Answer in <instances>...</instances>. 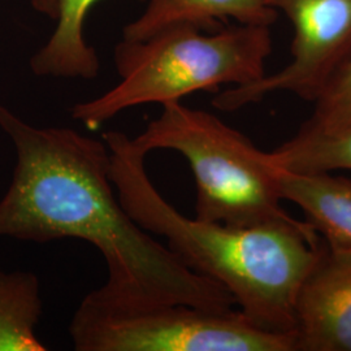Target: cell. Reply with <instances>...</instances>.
<instances>
[{
  "mask_svg": "<svg viewBox=\"0 0 351 351\" xmlns=\"http://www.w3.org/2000/svg\"><path fill=\"white\" fill-rule=\"evenodd\" d=\"M0 129L17 158L0 199V237L91 243L107 265V281L93 291L104 301L220 311L236 306L226 289L191 271L126 213L113 191L104 139L71 128L30 125L1 103Z\"/></svg>",
  "mask_w": 351,
  "mask_h": 351,
  "instance_id": "obj_1",
  "label": "cell"
},
{
  "mask_svg": "<svg viewBox=\"0 0 351 351\" xmlns=\"http://www.w3.org/2000/svg\"><path fill=\"white\" fill-rule=\"evenodd\" d=\"M111 156L110 177L126 213L191 271L226 289L252 324L295 333V300L322 247L314 229L230 226L189 219L155 188L146 156L125 133H103Z\"/></svg>",
  "mask_w": 351,
  "mask_h": 351,
  "instance_id": "obj_2",
  "label": "cell"
},
{
  "mask_svg": "<svg viewBox=\"0 0 351 351\" xmlns=\"http://www.w3.org/2000/svg\"><path fill=\"white\" fill-rule=\"evenodd\" d=\"M272 51L269 26H229L211 34L176 25L143 40L123 39L114 47L120 81L94 99L77 103L71 114L95 130L116 114L149 103L181 101L195 91L242 86L265 75Z\"/></svg>",
  "mask_w": 351,
  "mask_h": 351,
  "instance_id": "obj_3",
  "label": "cell"
},
{
  "mask_svg": "<svg viewBox=\"0 0 351 351\" xmlns=\"http://www.w3.org/2000/svg\"><path fill=\"white\" fill-rule=\"evenodd\" d=\"M133 142L145 154L173 150L188 160L197 185L195 219L230 226H281L313 229L282 207L269 152L213 113L181 101L162 113Z\"/></svg>",
  "mask_w": 351,
  "mask_h": 351,
  "instance_id": "obj_4",
  "label": "cell"
},
{
  "mask_svg": "<svg viewBox=\"0 0 351 351\" xmlns=\"http://www.w3.org/2000/svg\"><path fill=\"white\" fill-rule=\"evenodd\" d=\"M69 335L77 351H297L295 333L262 329L239 310L128 306L93 291L77 307Z\"/></svg>",
  "mask_w": 351,
  "mask_h": 351,
  "instance_id": "obj_5",
  "label": "cell"
},
{
  "mask_svg": "<svg viewBox=\"0 0 351 351\" xmlns=\"http://www.w3.org/2000/svg\"><path fill=\"white\" fill-rule=\"evenodd\" d=\"M293 25L291 59L275 73L229 88L213 98L221 111H237L275 93L313 101L351 52V0H265Z\"/></svg>",
  "mask_w": 351,
  "mask_h": 351,
  "instance_id": "obj_6",
  "label": "cell"
},
{
  "mask_svg": "<svg viewBox=\"0 0 351 351\" xmlns=\"http://www.w3.org/2000/svg\"><path fill=\"white\" fill-rule=\"evenodd\" d=\"M294 315L297 351H351V251L322 243Z\"/></svg>",
  "mask_w": 351,
  "mask_h": 351,
  "instance_id": "obj_7",
  "label": "cell"
},
{
  "mask_svg": "<svg viewBox=\"0 0 351 351\" xmlns=\"http://www.w3.org/2000/svg\"><path fill=\"white\" fill-rule=\"evenodd\" d=\"M276 169L282 201L301 208L304 221L323 237L328 247L351 251V178Z\"/></svg>",
  "mask_w": 351,
  "mask_h": 351,
  "instance_id": "obj_8",
  "label": "cell"
},
{
  "mask_svg": "<svg viewBox=\"0 0 351 351\" xmlns=\"http://www.w3.org/2000/svg\"><path fill=\"white\" fill-rule=\"evenodd\" d=\"M277 14L265 0H147L145 12L124 27L123 39L143 40L176 25L213 29L226 20L271 26Z\"/></svg>",
  "mask_w": 351,
  "mask_h": 351,
  "instance_id": "obj_9",
  "label": "cell"
},
{
  "mask_svg": "<svg viewBox=\"0 0 351 351\" xmlns=\"http://www.w3.org/2000/svg\"><path fill=\"white\" fill-rule=\"evenodd\" d=\"M98 1L101 0H59L56 27L47 43L30 59L34 75L82 80L99 75L98 53L84 37L86 17Z\"/></svg>",
  "mask_w": 351,
  "mask_h": 351,
  "instance_id": "obj_10",
  "label": "cell"
},
{
  "mask_svg": "<svg viewBox=\"0 0 351 351\" xmlns=\"http://www.w3.org/2000/svg\"><path fill=\"white\" fill-rule=\"evenodd\" d=\"M40 284L32 272L0 269V351H46L37 336Z\"/></svg>",
  "mask_w": 351,
  "mask_h": 351,
  "instance_id": "obj_11",
  "label": "cell"
},
{
  "mask_svg": "<svg viewBox=\"0 0 351 351\" xmlns=\"http://www.w3.org/2000/svg\"><path fill=\"white\" fill-rule=\"evenodd\" d=\"M272 164L282 171L306 175L351 171V128L333 133H298L269 152Z\"/></svg>",
  "mask_w": 351,
  "mask_h": 351,
  "instance_id": "obj_12",
  "label": "cell"
},
{
  "mask_svg": "<svg viewBox=\"0 0 351 351\" xmlns=\"http://www.w3.org/2000/svg\"><path fill=\"white\" fill-rule=\"evenodd\" d=\"M314 112L301 129L333 133L351 128V52L314 101Z\"/></svg>",
  "mask_w": 351,
  "mask_h": 351,
  "instance_id": "obj_13",
  "label": "cell"
},
{
  "mask_svg": "<svg viewBox=\"0 0 351 351\" xmlns=\"http://www.w3.org/2000/svg\"><path fill=\"white\" fill-rule=\"evenodd\" d=\"M30 1L33 8L38 13H42L52 20H56L59 0H30Z\"/></svg>",
  "mask_w": 351,
  "mask_h": 351,
  "instance_id": "obj_14",
  "label": "cell"
}]
</instances>
